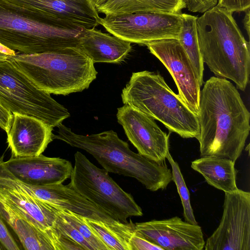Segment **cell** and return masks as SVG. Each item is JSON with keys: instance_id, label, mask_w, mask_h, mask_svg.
<instances>
[{"instance_id": "32", "label": "cell", "mask_w": 250, "mask_h": 250, "mask_svg": "<svg viewBox=\"0 0 250 250\" xmlns=\"http://www.w3.org/2000/svg\"><path fill=\"white\" fill-rule=\"evenodd\" d=\"M245 16L243 19V22L244 23V27L246 30L248 36H250V8H248L245 11Z\"/></svg>"}, {"instance_id": "34", "label": "cell", "mask_w": 250, "mask_h": 250, "mask_svg": "<svg viewBox=\"0 0 250 250\" xmlns=\"http://www.w3.org/2000/svg\"><path fill=\"white\" fill-rule=\"evenodd\" d=\"M108 0H91L92 2L95 6L96 8L102 5L105 3Z\"/></svg>"}, {"instance_id": "24", "label": "cell", "mask_w": 250, "mask_h": 250, "mask_svg": "<svg viewBox=\"0 0 250 250\" xmlns=\"http://www.w3.org/2000/svg\"><path fill=\"white\" fill-rule=\"evenodd\" d=\"M166 159L168 160L172 168V181L175 184L181 200L185 221L192 224L198 225L191 205L189 192L179 165L173 159L169 152Z\"/></svg>"}, {"instance_id": "17", "label": "cell", "mask_w": 250, "mask_h": 250, "mask_svg": "<svg viewBox=\"0 0 250 250\" xmlns=\"http://www.w3.org/2000/svg\"><path fill=\"white\" fill-rule=\"evenodd\" d=\"M7 142L15 157L36 156L44 152L53 139V128L35 117L13 114Z\"/></svg>"}, {"instance_id": "13", "label": "cell", "mask_w": 250, "mask_h": 250, "mask_svg": "<svg viewBox=\"0 0 250 250\" xmlns=\"http://www.w3.org/2000/svg\"><path fill=\"white\" fill-rule=\"evenodd\" d=\"M116 117L140 154L158 163L165 161L169 152V137L153 119L127 104L118 108Z\"/></svg>"}, {"instance_id": "22", "label": "cell", "mask_w": 250, "mask_h": 250, "mask_svg": "<svg viewBox=\"0 0 250 250\" xmlns=\"http://www.w3.org/2000/svg\"><path fill=\"white\" fill-rule=\"evenodd\" d=\"M84 219L108 250H131L129 239L134 232V223L131 220L127 223L117 221L107 223L85 218Z\"/></svg>"}, {"instance_id": "6", "label": "cell", "mask_w": 250, "mask_h": 250, "mask_svg": "<svg viewBox=\"0 0 250 250\" xmlns=\"http://www.w3.org/2000/svg\"><path fill=\"white\" fill-rule=\"evenodd\" d=\"M85 28L51 24L16 13L0 2V42L25 54L79 47Z\"/></svg>"}, {"instance_id": "23", "label": "cell", "mask_w": 250, "mask_h": 250, "mask_svg": "<svg viewBox=\"0 0 250 250\" xmlns=\"http://www.w3.org/2000/svg\"><path fill=\"white\" fill-rule=\"evenodd\" d=\"M183 25L178 40L188 56L201 86L203 83L204 62L199 45L196 22L197 17L181 13Z\"/></svg>"}, {"instance_id": "8", "label": "cell", "mask_w": 250, "mask_h": 250, "mask_svg": "<svg viewBox=\"0 0 250 250\" xmlns=\"http://www.w3.org/2000/svg\"><path fill=\"white\" fill-rule=\"evenodd\" d=\"M0 104L13 114L35 117L52 128L70 115L65 107L37 88L8 60L0 62Z\"/></svg>"}, {"instance_id": "29", "label": "cell", "mask_w": 250, "mask_h": 250, "mask_svg": "<svg viewBox=\"0 0 250 250\" xmlns=\"http://www.w3.org/2000/svg\"><path fill=\"white\" fill-rule=\"evenodd\" d=\"M186 8L193 13H203L215 6L218 0H184Z\"/></svg>"}, {"instance_id": "14", "label": "cell", "mask_w": 250, "mask_h": 250, "mask_svg": "<svg viewBox=\"0 0 250 250\" xmlns=\"http://www.w3.org/2000/svg\"><path fill=\"white\" fill-rule=\"evenodd\" d=\"M135 232L163 250H202L205 242L200 226L178 216L136 223Z\"/></svg>"}, {"instance_id": "20", "label": "cell", "mask_w": 250, "mask_h": 250, "mask_svg": "<svg viewBox=\"0 0 250 250\" xmlns=\"http://www.w3.org/2000/svg\"><path fill=\"white\" fill-rule=\"evenodd\" d=\"M235 163L225 158L205 156L192 161L191 167L200 173L209 185L225 193L238 189Z\"/></svg>"}, {"instance_id": "5", "label": "cell", "mask_w": 250, "mask_h": 250, "mask_svg": "<svg viewBox=\"0 0 250 250\" xmlns=\"http://www.w3.org/2000/svg\"><path fill=\"white\" fill-rule=\"evenodd\" d=\"M127 104L163 124L183 138L198 139V116L176 94L159 73L133 72L121 94Z\"/></svg>"}, {"instance_id": "35", "label": "cell", "mask_w": 250, "mask_h": 250, "mask_svg": "<svg viewBox=\"0 0 250 250\" xmlns=\"http://www.w3.org/2000/svg\"><path fill=\"white\" fill-rule=\"evenodd\" d=\"M8 55L0 53V62L4 61L7 60Z\"/></svg>"}, {"instance_id": "33", "label": "cell", "mask_w": 250, "mask_h": 250, "mask_svg": "<svg viewBox=\"0 0 250 250\" xmlns=\"http://www.w3.org/2000/svg\"><path fill=\"white\" fill-rule=\"evenodd\" d=\"M0 53L4 54L8 56L15 55L17 52L11 49L0 42Z\"/></svg>"}, {"instance_id": "26", "label": "cell", "mask_w": 250, "mask_h": 250, "mask_svg": "<svg viewBox=\"0 0 250 250\" xmlns=\"http://www.w3.org/2000/svg\"><path fill=\"white\" fill-rule=\"evenodd\" d=\"M57 217L56 222V227L57 230L59 233L75 241L80 245L83 250H93L91 245L76 229L71 225L57 212Z\"/></svg>"}, {"instance_id": "27", "label": "cell", "mask_w": 250, "mask_h": 250, "mask_svg": "<svg viewBox=\"0 0 250 250\" xmlns=\"http://www.w3.org/2000/svg\"><path fill=\"white\" fill-rule=\"evenodd\" d=\"M20 248L0 215V250H19Z\"/></svg>"}, {"instance_id": "11", "label": "cell", "mask_w": 250, "mask_h": 250, "mask_svg": "<svg viewBox=\"0 0 250 250\" xmlns=\"http://www.w3.org/2000/svg\"><path fill=\"white\" fill-rule=\"evenodd\" d=\"M206 250H250V193L225 192L217 228L205 242Z\"/></svg>"}, {"instance_id": "18", "label": "cell", "mask_w": 250, "mask_h": 250, "mask_svg": "<svg viewBox=\"0 0 250 250\" xmlns=\"http://www.w3.org/2000/svg\"><path fill=\"white\" fill-rule=\"evenodd\" d=\"M79 47L94 63H119L132 49L130 42L95 28L84 29Z\"/></svg>"}, {"instance_id": "12", "label": "cell", "mask_w": 250, "mask_h": 250, "mask_svg": "<svg viewBox=\"0 0 250 250\" xmlns=\"http://www.w3.org/2000/svg\"><path fill=\"white\" fill-rule=\"evenodd\" d=\"M145 45L167 68L177 87L178 95L197 116L201 86L194 68L178 40L165 39L152 41Z\"/></svg>"}, {"instance_id": "3", "label": "cell", "mask_w": 250, "mask_h": 250, "mask_svg": "<svg viewBox=\"0 0 250 250\" xmlns=\"http://www.w3.org/2000/svg\"><path fill=\"white\" fill-rule=\"evenodd\" d=\"M57 127L53 139L86 151L108 172L134 178L151 191L165 189L172 181V172L164 162L153 161L132 151L128 143L112 130L83 135L62 123Z\"/></svg>"}, {"instance_id": "10", "label": "cell", "mask_w": 250, "mask_h": 250, "mask_svg": "<svg viewBox=\"0 0 250 250\" xmlns=\"http://www.w3.org/2000/svg\"><path fill=\"white\" fill-rule=\"evenodd\" d=\"M12 11L42 21L85 29L95 28L100 17L91 0H0Z\"/></svg>"}, {"instance_id": "30", "label": "cell", "mask_w": 250, "mask_h": 250, "mask_svg": "<svg viewBox=\"0 0 250 250\" xmlns=\"http://www.w3.org/2000/svg\"><path fill=\"white\" fill-rule=\"evenodd\" d=\"M217 5L232 13L240 12L250 8V0H218Z\"/></svg>"}, {"instance_id": "28", "label": "cell", "mask_w": 250, "mask_h": 250, "mask_svg": "<svg viewBox=\"0 0 250 250\" xmlns=\"http://www.w3.org/2000/svg\"><path fill=\"white\" fill-rule=\"evenodd\" d=\"M129 245L131 250H163L159 246L136 233L135 231L129 239Z\"/></svg>"}, {"instance_id": "1", "label": "cell", "mask_w": 250, "mask_h": 250, "mask_svg": "<svg viewBox=\"0 0 250 250\" xmlns=\"http://www.w3.org/2000/svg\"><path fill=\"white\" fill-rule=\"evenodd\" d=\"M197 116L200 156L235 162L250 130V113L237 88L225 78L210 77L201 91Z\"/></svg>"}, {"instance_id": "21", "label": "cell", "mask_w": 250, "mask_h": 250, "mask_svg": "<svg viewBox=\"0 0 250 250\" xmlns=\"http://www.w3.org/2000/svg\"><path fill=\"white\" fill-rule=\"evenodd\" d=\"M186 7L184 0H108L96 8L105 15L142 12L180 14Z\"/></svg>"}, {"instance_id": "2", "label": "cell", "mask_w": 250, "mask_h": 250, "mask_svg": "<svg viewBox=\"0 0 250 250\" xmlns=\"http://www.w3.org/2000/svg\"><path fill=\"white\" fill-rule=\"evenodd\" d=\"M196 27L204 63L215 75L232 81L237 89L245 91L250 78V42L232 13L216 4L197 18Z\"/></svg>"}, {"instance_id": "16", "label": "cell", "mask_w": 250, "mask_h": 250, "mask_svg": "<svg viewBox=\"0 0 250 250\" xmlns=\"http://www.w3.org/2000/svg\"><path fill=\"white\" fill-rule=\"evenodd\" d=\"M18 184L27 193L55 208L69 211L90 220L107 223L118 221L68 184L35 186L19 181Z\"/></svg>"}, {"instance_id": "25", "label": "cell", "mask_w": 250, "mask_h": 250, "mask_svg": "<svg viewBox=\"0 0 250 250\" xmlns=\"http://www.w3.org/2000/svg\"><path fill=\"white\" fill-rule=\"evenodd\" d=\"M55 208L61 216L79 231L93 250H108L104 243L87 224L84 217L69 211Z\"/></svg>"}, {"instance_id": "7", "label": "cell", "mask_w": 250, "mask_h": 250, "mask_svg": "<svg viewBox=\"0 0 250 250\" xmlns=\"http://www.w3.org/2000/svg\"><path fill=\"white\" fill-rule=\"evenodd\" d=\"M74 159L69 186L116 220L127 223L129 217L143 215L132 196L125 191L107 171L96 167L80 151L75 153Z\"/></svg>"}, {"instance_id": "4", "label": "cell", "mask_w": 250, "mask_h": 250, "mask_svg": "<svg viewBox=\"0 0 250 250\" xmlns=\"http://www.w3.org/2000/svg\"><path fill=\"white\" fill-rule=\"evenodd\" d=\"M7 60L37 88L50 94L81 92L97 75L92 60L79 47L33 54L17 52Z\"/></svg>"}, {"instance_id": "15", "label": "cell", "mask_w": 250, "mask_h": 250, "mask_svg": "<svg viewBox=\"0 0 250 250\" xmlns=\"http://www.w3.org/2000/svg\"><path fill=\"white\" fill-rule=\"evenodd\" d=\"M4 164L18 181L35 186L62 183L70 178L73 170L69 161L60 157H48L42 154L26 157L12 155Z\"/></svg>"}, {"instance_id": "9", "label": "cell", "mask_w": 250, "mask_h": 250, "mask_svg": "<svg viewBox=\"0 0 250 250\" xmlns=\"http://www.w3.org/2000/svg\"><path fill=\"white\" fill-rule=\"evenodd\" d=\"M100 22L112 35L145 45L156 40L178 39L183 25L181 13L152 12L105 15Z\"/></svg>"}, {"instance_id": "19", "label": "cell", "mask_w": 250, "mask_h": 250, "mask_svg": "<svg viewBox=\"0 0 250 250\" xmlns=\"http://www.w3.org/2000/svg\"><path fill=\"white\" fill-rule=\"evenodd\" d=\"M0 215L16 233L24 249L55 250L49 239L0 194Z\"/></svg>"}, {"instance_id": "31", "label": "cell", "mask_w": 250, "mask_h": 250, "mask_svg": "<svg viewBox=\"0 0 250 250\" xmlns=\"http://www.w3.org/2000/svg\"><path fill=\"white\" fill-rule=\"evenodd\" d=\"M13 115L0 104V127L7 133L12 125Z\"/></svg>"}]
</instances>
